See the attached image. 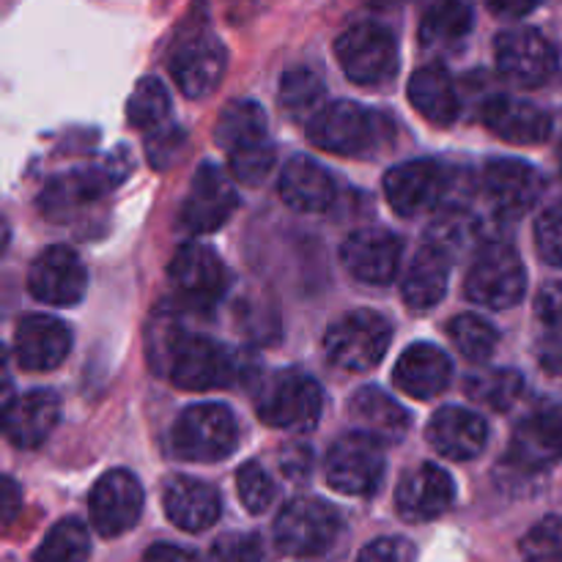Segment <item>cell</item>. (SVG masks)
Segmentation results:
<instances>
[{
	"label": "cell",
	"mask_w": 562,
	"mask_h": 562,
	"mask_svg": "<svg viewBox=\"0 0 562 562\" xmlns=\"http://www.w3.org/2000/svg\"><path fill=\"white\" fill-rule=\"evenodd\" d=\"M151 362L159 376L179 390H220L241 379V360L209 335L192 333L179 322H170L154 333Z\"/></svg>",
	"instance_id": "1"
},
{
	"label": "cell",
	"mask_w": 562,
	"mask_h": 562,
	"mask_svg": "<svg viewBox=\"0 0 562 562\" xmlns=\"http://www.w3.org/2000/svg\"><path fill=\"white\" fill-rule=\"evenodd\" d=\"M390 340H393V327L387 318L368 307H357L329 324L324 349H327L329 362L340 371L366 373L382 362Z\"/></svg>",
	"instance_id": "2"
},
{
	"label": "cell",
	"mask_w": 562,
	"mask_h": 562,
	"mask_svg": "<svg viewBox=\"0 0 562 562\" xmlns=\"http://www.w3.org/2000/svg\"><path fill=\"white\" fill-rule=\"evenodd\" d=\"M335 58L351 82L382 88L398 71V44L382 22H351L335 42Z\"/></svg>",
	"instance_id": "3"
},
{
	"label": "cell",
	"mask_w": 562,
	"mask_h": 562,
	"mask_svg": "<svg viewBox=\"0 0 562 562\" xmlns=\"http://www.w3.org/2000/svg\"><path fill=\"white\" fill-rule=\"evenodd\" d=\"M344 519L318 497H296L274 519V543L294 558H324L338 547Z\"/></svg>",
	"instance_id": "4"
},
{
	"label": "cell",
	"mask_w": 562,
	"mask_h": 562,
	"mask_svg": "<svg viewBox=\"0 0 562 562\" xmlns=\"http://www.w3.org/2000/svg\"><path fill=\"white\" fill-rule=\"evenodd\" d=\"M322 409V384L302 371H278L256 395L261 423L280 431H307L318 423Z\"/></svg>",
	"instance_id": "5"
},
{
	"label": "cell",
	"mask_w": 562,
	"mask_h": 562,
	"mask_svg": "<svg viewBox=\"0 0 562 562\" xmlns=\"http://www.w3.org/2000/svg\"><path fill=\"white\" fill-rule=\"evenodd\" d=\"M170 445L181 461L214 464L228 459L239 445V426L228 406L195 404L181 412L170 431Z\"/></svg>",
	"instance_id": "6"
},
{
	"label": "cell",
	"mask_w": 562,
	"mask_h": 562,
	"mask_svg": "<svg viewBox=\"0 0 562 562\" xmlns=\"http://www.w3.org/2000/svg\"><path fill=\"white\" fill-rule=\"evenodd\" d=\"M387 121L357 102L324 104L322 113L307 124V137L316 148L340 157H360L379 148L387 135Z\"/></svg>",
	"instance_id": "7"
},
{
	"label": "cell",
	"mask_w": 562,
	"mask_h": 562,
	"mask_svg": "<svg viewBox=\"0 0 562 562\" xmlns=\"http://www.w3.org/2000/svg\"><path fill=\"white\" fill-rule=\"evenodd\" d=\"M527 291V272L508 241H488L472 261L464 280L467 300L492 311L519 305Z\"/></svg>",
	"instance_id": "8"
},
{
	"label": "cell",
	"mask_w": 562,
	"mask_h": 562,
	"mask_svg": "<svg viewBox=\"0 0 562 562\" xmlns=\"http://www.w3.org/2000/svg\"><path fill=\"white\" fill-rule=\"evenodd\" d=\"M327 483L346 497H373L384 477V445L355 431L329 448Z\"/></svg>",
	"instance_id": "9"
},
{
	"label": "cell",
	"mask_w": 562,
	"mask_h": 562,
	"mask_svg": "<svg viewBox=\"0 0 562 562\" xmlns=\"http://www.w3.org/2000/svg\"><path fill=\"white\" fill-rule=\"evenodd\" d=\"M168 69L187 99L209 97L225 75L223 42L206 27H192L173 44Z\"/></svg>",
	"instance_id": "10"
},
{
	"label": "cell",
	"mask_w": 562,
	"mask_h": 562,
	"mask_svg": "<svg viewBox=\"0 0 562 562\" xmlns=\"http://www.w3.org/2000/svg\"><path fill=\"white\" fill-rule=\"evenodd\" d=\"M126 173H130V159L124 157V151H119L113 154V157L104 159L102 165L75 170V173H66L60 176V179H55L53 184L42 192L38 206H42L44 217H49L53 223H66L77 209L97 201L102 192H108L110 187L119 184Z\"/></svg>",
	"instance_id": "11"
},
{
	"label": "cell",
	"mask_w": 562,
	"mask_h": 562,
	"mask_svg": "<svg viewBox=\"0 0 562 562\" xmlns=\"http://www.w3.org/2000/svg\"><path fill=\"white\" fill-rule=\"evenodd\" d=\"M236 206H239V195H236L234 181L225 176L223 168L206 162L195 170L184 203H181V228L192 236L214 234L228 223Z\"/></svg>",
	"instance_id": "12"
},
{
	"label": "cell",
	"mask_w": 562,
	"mask_h": 562,
	"mask_svg": "<svg viewBox=\"0 0 562 562\" xmlns=\"http://www.w3.org/2000/svg\"><path fill=\"white\" fill-rule=\"evenodd\" d=\"M450 190V173L437 159H409L384 176V195L401 217L434 212Z\"/></svg>",
	"instance_id": "13"
},
{
	"label": "cell",
	"mask_w": 562,
	"mask_h": 562,
	"mask_svg": "<svg viewBox=\"0 0 562 562\" xmlns=\"http://www.w3.org/2000/svg\"><path fill=\"white\" fill-rule=\"evenodd\" d=\"M494 58H497L499 71L521 88L543 86L558 69V53L549 38L527 25L499 33L494 44Z\"/></svg>",
	"instance_id": "14"
},
{
	"label": "cell",
	"mask_w": 562,
	"mask_h": 562,
	"mask_svg": "<svg viewBox=\"0 0 562 562\" xmlns=\"http://www.w3.org/2000/svg\"><path fill=\"white\" fill-rule=\"evenodd\" d=\"M88 274L80 256L66 245H53L33 258L27 269V291L36 302L69 307L86 296Z\"/></svg>",
	"instance_id": "15"
},
{
	"label": "cell",
	"mask_w": 562,
	"mask_h": 562,
	"mask_svg": "<svg viewBox=\"0 0 562 562\" xmlns=\"http://www.w3.org/2000/svg\"><path fill=\"white\" fill-rule=\"evenodd\" d=\"M91 525L99 536L119 538L137 525L143 514V488L126 470H110L93 483L88 494Z\"/></svg>",
	"instance_id": "16"
},
{
	"label": "cell",
	"mask_w": 562,
	"mask_h": 562,
	"mask_svg": "<svg viewBox=\"0 0 562 562\" xmlns=\"http://www.w3.org/2000/svg\"><path fill=\"white\" fill-rule=\"evenodd\" d=\"M168 278L179 289V294L195 307H212L228 285V272L220 256L201 241H187L173 252Z\"/></svg>",
	"instance_id": "17"
},
{
	"label": "cell",
	"mask_w": 562,
	"mask_h": 562,
	"mask_svg": "<svg viewBox=\"0 0 562 562\" xmlns=\"http://www.w3.org/2000/svg\"><path fill=\"white\" fill-rule=\"evenodd\" d=\"M401 239L384 228L355 231L340 247V261L351 278L368 285H390L401 269Z\"/></svg>",
	"instance_id": "18"
},
{
	"label": "cell",
	"mask_w": 562,
	"mask_h": 562,
	"mask_svg": "<svg viewBox=\"0 0 562 562\" xmlns=\"http://www.w3.org/2000/svg\"><path fill=\"white\" fill-rule=\"evenodd\" d=\"M71 351V329L60 318L31 313L14 329V357L33 373L55 371Z\"/></svg>",
	"instance_id": "19"
},
{
	"label": "cell",
	"mask_w": 562,
	"mask_h": 562,
	"mask_svg": "<svg viewBox=\"0 0 562 562\" xmlns=\"http://www.w3.org/2000/svg\"><path fill=\"white\" fill-rule=\"evenodd\" d=\"M483 190L497 214L516 220L536 206L543 192V179L521 159H492L483 170Z\"/></svg>",
	"instance_id": "20"
},
{
	"label": "cell",
	"mask_w": 562,
	"mask_h": 562,
	"mask_svg": "<svg viewBox=\"0 0 562 562\" xmlns=\"http://www.w3.org/2000/svg\"><path fill=\"white\" fill-rule=\"evenodd\" d=\"M453 477L437 464H420L406 472L395 492V508L404 521H431L453 508Z\"/></svg>",
	"instance_id": "21"
},
{
	"label": "cell",
	"mask_w": 562,
	"mask_h": 562,
	"mask_svg": "<svg viewBox=\"0 0 562 562\" xmlns=\"http://www.w3.org/2000/svg\"><path fill=\"white\" fill-rule=\"evenodd\" d=\"M60 417V404L49 390H31L16 398H5L3 434L14 448L33 450L49 439Z\"/></svg>",
	"instance_id": "22"
},
{
	"label": "cell",
	"mask_w": 562,
	"mask_h": 562,
	"mask_svg": "<svg viewBox=\"0 0 562 562\" xmlns=\"http://www.w3.org/2000/svg\"><path fill=\"white\" fill-rule=\"evenodd\" d=\"M562 459V412L547 409L514 428L508 461L525 472H541Z\"/></svg>",
	"instance_id": "23"
},
{
	"label": "cell",
	"mask_w": 562,
	"mask_h": 562,
	"mask_svg": "<svg viewBox=\"0 0 562 562\" xmlns=\"http://www.w3.org/2000/svg\"><path fill=\"white\" fill-rule=\"evenodd\" d=\"M428 445L450 461H472L483 453L488 426L481 415L461 406H445L428 420Z\"/></svg>",
	"instance_id": "24"
},
{
	"label": "cell",
	"mask_w": 562,
	"mask_h": 562,
	"mask_svg": "<svg viewBox=\"0 0 562 562\" xmlns=\"http://www.w3.org/2000/svg\"><path fill=\"white\" fill-rule=\"evenodd\" d=\"M165 516L184 532H203L214 527L223 514V499L209 486L206 481L198 477H170L162 492Z\"/></svg>",
	"instance_id": "25"
},
{
	"label": "cell",
	"mask_w": 562,
	"mask_h": 562,
	"mask_svg": "<svg viewBox=\"0 0 562 562\" xmlns=\"http://www.w3.org/2000/svg\"><path fill=\"white\" fill-rule=\"evenodd\" d=\"M483 124L514 146H538L552 132V119L536 104L516 97H494L483 104Z\"/></svg>",
	"instance_id": "26"
},
{
	"label": "cell",
	"mask_w": 562,
	"mask_h": 562,
	"mask_svg": "<svg viewBox=\"0 0 562 562\" xmlns=\"http://www.w3.org/2000/svg\"><path fill=\"white\" fill-rule=\"evenodd\" d=\"M453 376L448 355L434 344H415L398 357L393 371V382L401 393L412 398L428 401L445 393Z\"/></svg>",
	"instance_id": "27"
},
{
	"label": "cell",
	"mask_w": 562,
	"mask_h": 562,
	"mask_svg": "<svg viewBox=\"0 0 562 562\" xmlns=\"http://www.w3.org/2000/svg\"><path fill=\"white\" fill-rule=\"evenodd\" d=\"M280 195L296 212H327L335 201V179L322 162L307 154H296L280 173Z\"/></svg>",
	"instance_id": "28"
},
{
	"label": "cell",
	"mask_w": 562,
	"mask_h": 562,
	"mask_svg": "<svg viewBox=\"0 0 562 562\" xmlns=\"http://www.w3.org/2000/svg\"><path fill=\"white\" fill-rule=\"evenodd\" d=\"M349 415L357 423V428H360V434L376 439L379 445L401 442L412 423L409 412L379 387L357 390V395L349 404Z\"/></svg>",
	"instance_id": "29"
},
{
	"label": "cell",
	"mask_w": 562,
	"mask_h": 562,
	"mask_svg": "<svg viewBox=\"0 0 562 562\" xmlns=\"http://www.w3.org/2000/svg\"><path fill=\"white\" fill-rule=\"evenodd\" d=\"M409 102L417 113L437 126H450L459 119V91L456 80L442 64H428L417 69L409 80Z\"/></svg>",
	"instance_id": "30"
},
{
	"label": "cell",
	"mask_w": 562,
	"mask_h": 562,
	"mask_svg": "<svg viewBox=\"0 0 562 562\" xmlns=\"http://www.w3.org/2000/svg\"><path fill=\"white\" fill-rule=\"evenodd\" d=\"M450 278V256L434 245H423L417 250L415 261L409 263L401 294L412 311H428V307L439 305L445 300Z\"/></svg>",
	"instance_id": "31"
},
{
	"label": "cell",
	"mask_w": 562,
	"mask_h": 562,
	"mask_svg": "<svg viewBox=\"0 0 562 562\" xmlns=\"http://www.w3.org/2000/svg\"><path fill=\"white\" fill-rule=\"evenodd\" d=\"M536 357L552 376H562V280L536 296Z\"/></svg>",
	"instance_id": "32"
},
{
	"label": "cell",
	"mask_w": 562,
	"mask_h": 562,
	"mask_svg": "<svg viewBox=\"0 0 562 562\" xmlns=\"http://www.w3.org/2000/svg\"><path fill=\"white\" fill-rule=\"evenodd\" d=\"M214 140L228 154L267 143V115H263L261 104L250 102V99H234V102L225 104L223 115L214 126Z\"/></svg>",
	"instance_id": "33"
},
{
	"label": "cell",
	"mask_w": 562,
	"mask_h": 562,
	"mask_svg": "<svg viewBox=\"0 0 562 562\" xmlns=\"http://www.w3.org/2000/svg\"><path fill=\"white\" fill-rule=\"evenodd\" d=\"M472 31V9L464 3H437L423 14L420 44L426 53H456Z\"/></svg>",
	"instance_id": "34"
},
{
	"label": "cell",
	"mask_w": 562,
	"mask_h": 562,
	"mask_svg": "<svg viewBox=\"0 0 562 562\" xmlns=\"http://www.w3.org/2000/svg\"><path fill=\"white\" fill-rule=\"evenodd\" d=\"M280 104L294 121L311 124L324 110V82L307 66H294L280 77Z\"/></svg>",
	"instance_id": "35"
},
{
	"label": "cell",
	"mask_w": 562,
	"mask_h": 562,
	"mask_svg": "<svg viewBox=\"0 0 562 562\" xmlns=\"http://www.w3.org/2000/svg\"><path fill=\"white\" fill-rule=\"evenodd\" d=\"M464 390L475 404L488 406L494 412H508L514 409L516 401L525 393V379H521L519 371H510V368H494V371L467 376Z\"/></svg>",
	"instance_id": "36"
},
{
	"label": "cell",
	"mask_w": 562,
	"mask_h": 562,
	"mask_svg": "<svg viewBox=\"0 0 562 562\" xmlns=\"http://www.w3.org/2000/svg\"><path fill=\"white\" fill-rule=\"evenodd\" d=\"M91 538L80 519H64L44 536L33 552V562H88Z\"/></svg>",
	"instance_id": "37"
},
{
	"label": "cell",
	"mask_w": 562,
	"mask_h": 562,
	"mask_svg": "<svg viewBox=\"0 0 562 562\" xmlns=\"http://www.w3.org/2000/svg\"><path fill=\"white\" fill-rule=\"evenodd\" d=\"M448 338L470 362H486L499 344L497 327L477 313H461L450 318Z\"/></svg>",
	"instance_id": "38"
},
{
	"label": "cell",
	"mask_w": 562,
	"mask_h": 562,
	"mask_svg": "<svg viewBox=\"0 0 562 562\" xmlns=\"http://www.w3.org/2000/svg\"><path fill=\"white\" fill-rule=\"evenodd\" d=\"M168 88L154 80V77H143L135 91H132L130 102H126V119L137 130H151V126H159L168 119Z\"/></svg>",
	"instance_id": "39"
},
{
	"label": "cell",
	"mask_w": 562,
	"mask_h": 562,
	"mask_svg": "<svg viewBox=\"0 0 562 562\" xmlns=\"http://www.w3.org/2000/svg\"><path fill=\"white\" fill-rule=\"evenodd\" d=\"M236 492H239L241 505H245L252 516L267 514L269 505L278 497V486H274L269 472L263 470L258 461H247V464L236 472Z\"/></svg>",
	"instance_id": "40"
},
{
	"label": "cell",
	"mask_w": 562,
	"mask_h": 562,
	"mask_svg": "<svg viewBox=\"0 0 562 562\" xmlns=\"http://www.w3.org/2000/svg\"><path fill=\"white\" fill-rule=\"evenodd\" d=\"M525 562H562V516H547L521 541Z\"/></svg>",
	"instance_id": "41"
},
{
	"label": "cell",
	"mask_w": 562,
	"mask_h": 562,
	"mask_svg": "<svg viewBox=\"0 0 562 562\" xmlns=\"http://www.w3.org/2000/svg\"><path fill=\"white\" fill-rule=\"evenodd\" d=\"M274 165V146L272 143H258V146L241 148V151L228 154V168L236 181L247 187L263 184Z\"/></svg>",
	"instance_id": "42"
},
{
	"label": "cell",
	"mask_w": 562,
	"mask_h": 562,
	"mask_svg": "<svg viewBox=\"0 0 562 562\" xmlns=\"http://www.w3.org/2000/svg\"><path fill=\"white\" fill-rule=\"evenodd\" d=\"M472 234H475L472 217H467V214L453 209V212H445L442 220H437V223L428 228V245L439 247V250L448 252V256L453 258V252L459 250L467 239H472Z\"/></svg>",
	"instance_id": "43"
},
{
	"label": "cell",
	"mask_w": 562,
	"mask_h": 562,
	"mask_svg": "<svg viewBox=\"0 0 562 562\" xmlns=\"http://www.w3.org/2000/svg\"><path fill=\"white\" fill-rule=\"evenodd\" d=\"M261 558L263 543L252 532H228L209 549V562H261Z\"/></svg>",
	"instance_id": "44"
},
{
	"label": "cell",
	"mask_w": 562,
	"mask_h": 562,
	"mask_svg": "<svg viewBox=\"0 0 562 562\" xmlns=\"http://www.w3.org/2000/svg\"><path fill=\"white\" fill-rule=\"evenodd\" d=\"M538 256L562 269V206H552L536 223Z\"/></svg>",
	"instance_id": "45"
},
{
	"label": "cell",
	"mask_w": 562,
	"mask_h": 562,
	"mask_svg": "<svg viewBox=\"0 0 562 562\" xmlns=\"http://www.w3.org/2000/svg\"><path fill=\"white\" fill-rule=\"evenodd\" d=\"M417 549L406 538H376L360 552L357 562H415Z\"/></svg>",
	"instance_id": "46"
},
{
	"label": "cell",
	"mask_w": 562,
	"mask_h": 562,
	"mask_svg": "<svg viewBox=\"0 0 562 562\" xmlns=\"http://www.w3.org/2000/svg\"><path fill=\"white\" fill-rule=\"evenodd\" d=\"M278 470L283 472L289 481H305L313 472V453L307 445L291 442L285 448H280L278 453Z\"/></svg>",
	"instance_id": "47"
},
{
	"label": "cell",
	"mask_w": 562,
	"mask_h": 562,
	"mask_svg": "<svg viewBox=\"0 0 562 562\" xmlns=\"http://www.w3.org/2000/svg\"><path fill=\"white\" fill-rule=\"evenodd\" d=\"M181 143V132L179 130H165V132H154V137L146 140V151H148V162L154 168H168L170 159L176 157Z\"/></svg>",
	"instance_id": "48"
},
{
	"label": "cell",
	"mask_w": 562,
	"mask_h": 562,
	"mask_svg": "<svg viewBox=\"0 0 562 562\" xmlns=\"http://www.w3.org/2000/svg\"><path fill=\"white\" fill-rule=\"evenodd\" d=\"M143 562H198V558L184 547H173V543H157V547L148 549Z\"/></svg>",
	"instance_id": "49"
},
{
	"label": "cell",
	"mask_w": 562,
	"mask_h": 562,
	"mask_svg": "<svg viewBox=\"0 0 562 562\" xmlns=\"http://www.w3.org/2000/svg\"><path fill=\"white\" fill-rule=\"evenodd\" d=\"M3 508H5V525H9L11 519H14L16 508H20V492H16L14 481L11 477H5L3 481Z\"/></svg>",
	"instance_id": "50"
},
{
	"label": "cell",
	"mask_w": 562,
	"mask_h": 562,
	"mask_svg": "<svg viewBox=\"0 0 562 562\" xmlns=\"http://www.w3.org/2000/svg\"><path fill=\"white\" fill-rule=\"evenodd\" d=\"M492 11L494 14H530L532 11V5H497V3H492Z\"/></svg>",
	"instance_id": "51"
},
{
	"label": "cell",
	"mask_w": 562,
	"mask_h": 562,
	"mask_svg": "<svg viewBox=\"0 0 562 562\" xmlns=\"http://www.w3.org/2000/svg\"><path fill=\"white\" fill-rule=\"evenodd\" d=\"M560 168H562V140H560Z\"/></svg>",
	"instance_id": "52"
}]
</instances>
